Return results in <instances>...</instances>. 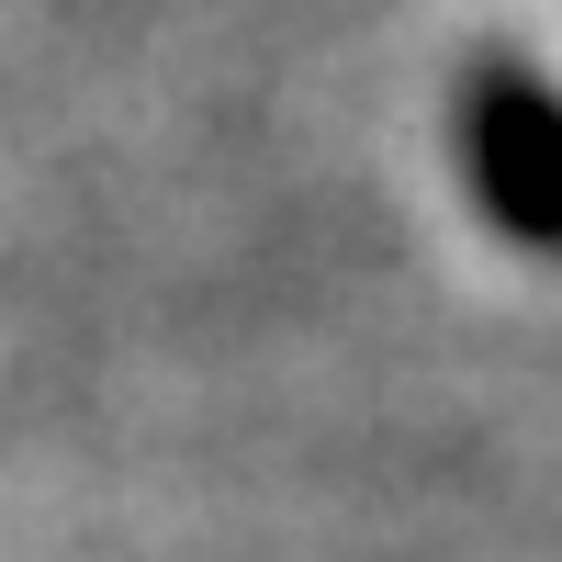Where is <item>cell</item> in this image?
Instances as JSON below:
<instances>
[{"instance_id": "6da1fadb", "label": "cell", "mask_w": 562, "mask_h": 562, "mask_svg": "<svg viewBox=\"0 0 562 562\" xmlns=\"http://www.w3.org/2000/svg\"><path fill=\"white\" fill-rule=\"evenodd\" d=\"M461 180L518 248H562V90L529 57L461 68Z\"/></svg>"}]
</instances>
